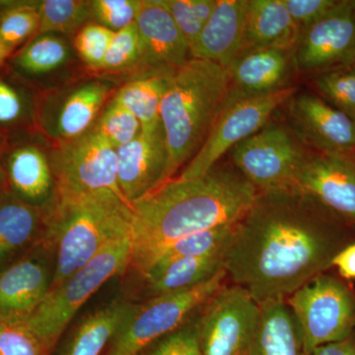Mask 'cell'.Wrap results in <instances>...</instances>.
<instances>
[{
    "instance_id": "43",
    "label": "cell",
    "mask_w": 355,
    "mask_h": 355,
    "mask_svg": "<svg viewBox=\"0 0 355 355\" xmlns=\"http://www.w3.org/2000/svg\"><path fill=\"white\" fill-rule=\"evenodd\" d=\"M310 355H355V335L342 342L317 347Z\"/></svg>"
},
{
    "instance_id": "21",
    "label": "cell",
    "mask_w": 355,
    "mask_h": 355,
    "mask_svg": "<svg viewBox=\"0 0 355 355\" xmlns=\"http://www.w3.org/2000/svg\"><path fill=\"white\" fill-rule=\"evenodd\" d=\"M247 0H217L193 49V58L227 67L246 49Z\"/></svg>"
},
{
    "instance_id": "48",
    "label": "cell",
    "mask_w": 355,
    "mask_h": 355,
    "mask_svg": "<svg viewBox=\"0 0 355 355\" xmlns=\"http://www.w3.org/2000/svg\"><path fill=\"white\" fill-rule=\"evenodd\" d=\"M0 191H1V190H0Z\"/></svg>"
},
{
    "instance_id": "33",
    "label": "cell",
    "mask_w": 355,
    "mask_h": 355,
    "mask_svg": "<svg viewBox=\"0 0 355 355\" xmlns=\"http://www.w3.org/2000/svg\"><path fill=\"white\" fill-rule=\"evenodd\" d=\"M233 227L234 224H230L186 236L166 248L153 265L216 253L226 246Z\"/></svg>"
},
{
    "instance_id": "40",
    "label": "cell",
    "mask_w": 355,
    "mask_h": 355,
    "mask_svg": "<svg viewBox=\"0 0 355 355\" xmlns=\"http://www.w3.org/2000/svg\"><path fill=\"white\" fill-rule=\"evenodd\" d=\"M0 355H49V352L25 324L0 322Z\"/></svg>"
},
{
    "instance_id": "20",
    "label": "cell",
    "mask_w": 355,
    "mask_h": 355,
    "mask_svg": "<svg viewBox=\"0 0 355 355\" xmlns=\"http://www.w3.org/2000/svg\"><path fill=\"white\" fill-rule=\"evenodd\" d=\"M6 188L21 202L44 209L57 191L50 155L28 139L9 142L0 154Z\"/></svg>"
},
{
    "instance_id": "46",
    "label": "cell",
    "mask_w": 355,
    "mask_h": 355,
    "mask_svg": "<svg viewBox=\"0 0 355 355\" xmlns=\"http://www.w3.org/2000/svg\"><path fill=\"white\" fill-rule=\"evenodd\" d=\"M6 140L4 139H2L1 137H0V154H1L2 150H3L4 146H6Z\"/></svg>"
},
{
    "instance_id": "32",
    "label": "cell",
    "mask_w": 355,
    "mask_h": 355,
    "mask_svg": "<svg viewBox=\"0 0 355 355\" xmlns=\"http://www.w3.org/2000/svg\"><path fill=\"white\" fill-rule=\"evenodd\" d=\"M311 85L315 94L355 123V69L340 67L317 74Z\"/></svg>"
},
{
    "instance_id": "37",
    "label": "cell",
    "mask_w": 355,
    "mask_h": 355,
    "mask_svg": "<svg viewBox=\"0 0 355 355\" xmlns=\"http://www.w3.org/2000/svg\"><path fill=\"white\" fill-rule=\"evenodd\" d=\"M200 311L183 326L159 338L139 355H202L198 330Z\"/></svg>"
},
{
    "instance_id": "27",
    "label": "cell",
    "mask_w": 355,
    "mask_h": 355,
    "mask_svg": "<svg viewBox=\"0 0 355 355\" xmlns=\"http://www.w3.org/2000/svg\"><path fill=\"white\" fill-rule=\"evenodd\" d=\"M132 303L116 300L79 322L60 355H102L120 329Z\"/></svg>"
},
{
    "instance_id": "47",
    "label": "cell",
    "mask_w": 355,
    "mask_h": 355,
    "mask_svg": "<svg viewBox=\"0 0 355 355\" xmlns=\"http://www.w3.org/2000/svg\"><path fill=\"white\" fill-rule=\"evenodd\" d=\"M352 67H354V69H355V62H354V64L352 65Z\"/></svg>"
},
{
    "instance_id": "18",
    "label": "cell",
    "mask_w": 355,
    "mask_h": 355,
    "mask_svg": "<svg viewBox=\"0 0 355 355\" xmlns=\"http://www.w3.org/2000/svg\"><path fill=\"white\" fill-rule=\"evenodd\" d=\"M230 89L226 107L240 100L291 87L295 73L294 51L279 48H247L227 67Z\"/></svg>"
},
{
    "instance_id": "14",
    "label": "cell",
    "mask_w": 355,
    "mask_h": 355,
    "mask_svg": "<svg viewBox=\"0 0 355 355\" xmlns=\"http://www.w3.org/2000/svg\"><path fill=\"white\" fill-rule=\"evenodd\" d=\"M288 189L355 229V160L309 149Z\"/></svg>"
},
{
    "instance_id": "10",
    "label": "cell",
    "mask_w": 355,
    "mask_h": 355,
    "mask_svg": "<svg viewBox=\"0 0 355 355\" xmlns=\"http://www.w3.org/2000/svg\"><path fill=\"white\" fill-rule=\"evenodd\" d=\"M58 193L108 191L125 200L118 183L116 149L93 127L50 155Z\"/></svg>"
},
{
    "instance_id": "28",
    "label": "cell",
    "mask_w": 355,
    "mask_h": 355,
    "mask_svg": "<svg viewBox=\"0 0 355 355\" xmlns=\"http://www.w3.org/2000/svg\"><path fill=\"white\" fill-rule=\"evenodd\" d=\"M0 69V137L6 140L20 135L36 123V105L28 84L6 67Z\"/></svg>"
},
{
    "instance_id": "6",
    "label": "cell",
    "mask_w": 355,
    "mask_h": 355,
    "mask_svg": "<svg viewBox=\"0 0 355 355\" xmlns=\"http://www.w3.org/2000/svg\"><path fill=\"white\" fill-rule=\"evenodd\" d=\"M228 282L225 270L189 291L132 304L105 355H139L159 338L186 324Z\"/></svg>"
},
{
    "instance_id": "34",
    "label": "cell",
    "mask_w": 355,
    "mask_h": 355,
    "mask_svg": "<svg viewBox=\"0 0 355 355\" xmlns=\"http://www.w3.org/2000/svg\"><path fill=\"white\" fill-rule=\"evenodd\" d=\"M99 71L108 73L135 71L142 77V44L135 23L114 33Z\"/></svg>"
},
{
    "instance_id": "13",
    "label": "cell",
    "mask_w": 355,
    "mask_h": 355,
    "mask_svg": "<svg viewBox=\"0 0 355 355\" xmlns=\"http://www.w3.org/2000/svg\"><path fill=\"white\" fill-rule=\"evenodd\" d=\"M286 107L287 125L308 149L355 160V123L315 93L296 92Z\"/></svg>"
},
{
    "instance_id": "38",
    "label": "cell",
    "mask_w": 355,
    "mask_h": 355,
    "mask_svg": "<svg viewBox=\"0 0 355 355\" xmlns=\"http://www.w3.org/2000/svg\"><path fill=\"white\" fill-rule=\"evenodd\" d=\"M114 33L95 22L89 23L79 30L74 40V46L84 64L99 71Z\"/></svg>"
},
{
    "instance_id": "42",
    "label": "cell",
    "mask_w": 355,
    "mask_h": 355,
    "mask_svg": "<svg viewBox=\"0 0 355 355\" xmlns=\"http://www.w3.org/2000/svg\"><path fill=\"white\" fill-rule=\"evenodd\" d=\"M331 268H336L338 277L343 279H355V242L336 254Z\"/></svg>"
},
{
    "instance_id": "1",
    "label": "cell",
    "mask_w": 355,
    "mask_h": 355,
    "mask_svg": "<svg viewBox=\"0 0 355 355\" xmlns=\"http://www.w3.org/2000/svg\"><path fill=\"white\" fill-rule=\"evenodd\" d=\"M355 229L293 189L259 191L224 248L229 284L259 305L286 301L331 268Z\"/></svg>"
},
{
    "instance_id": "2",
    "label": "cell",
    "mask_w": 355,
    "mask_h": 355,
    "mask_svg": "<svg viewBox=\"0 0 355 355\" xmlns=\"http://www.w3.org/2000/svg\"><path fill=\"white\" fill-rule=\"evenodd\" d=\"M258 193L230 160L223 159L202 177L168 180L130 205V266L144 277L172 243L239 221Z\"/></svg>"
},
{
    "instance_id": "39",
    "label": "cell",
    "mask_w": 355,
    "mask_h": 355,
    "mask_svg": "<svg viewBox=\"0 0 355 355\" xmlns=\"http://www.w3.org/2000/svg\"><path fill=\"white\" fill-rule=\"evenodd\" d=\"M140 0H92L91 12L95 23L114 32L135 22Z\"/></svg>"
},
{
    "instance_id": "30",
    "label": "cell",
    "mask_w": 355,
    "mask_h": 355,
    "mask_svg": "<svg viewBox=\"0 0 355 355\" xmlns=\"http://www.w3.org/2000/svg\"><path fill=\"white\" fill-rule=\"evenodd\" d=\"M39 29L38 1H0V40L13 53L38 35Z\"/></svg>"
},
{
    "instance_id": "8",
    "label": "cell",
    "mask_w": 355,
    "mask_h": 355,
    "mask_svg": "<svg viewBox=\"0 0 355 355\" xmlns=\"http://www.w3.org/2000/svg\"><path fill=\"white\" fill-rule=\"evenodd\" d=\"M308 151L287 123L270 121L228 153L258 191H268L288 189Z\"/></svg>"
},
{
    "instance_id": "36",
    "label": "cell",
    "mask_w": 355,
    "mask_h": 355,
    "mask_svg": "<svg viewBox=\"0 0 355 355\" xmlns=\"http://www.w3.org/2000/svg\"><path fill=\"white\" fill-rule=\"evenodd\" d=\"M93 127L116 149L130 144L142 132L139 121L114 98Z\"/></svg>"
},
{
    "instance_id": "11",
    "label": "cell",
    "mask_w": 355,
    "mask_h": 355,
    "mask_svg": "<svg viewBox=\"0 0 355 355\" xmlns=\"http://www.w3.org/2000/svg\"><path fill=\"white\" fill-rule=\"evenodd\" d=\"M297 91L296 86H291L270 94L240 100L224 108L202 148L184 166L179 178L196 179L207 174L233 147L265 127L277 110Z\"/></svg>"
},
{
    "instance_id": "7",
    "label": "cell",
    "mask_w": 355,
    "mask_h": 355,
    "mask_svg": "<svg viewBox=\"0 0 355 355\" xmlns=\"http://www.w3.org/2000/svg\"><path fill=\"white\" fill-rule=\"evenodd\" d=\"M305 354L355 335V289L347 280L321 273L286 299Z\"/></svg>"
},
{
    "instance_id": "15",
    "label": "cell",
    "mask_w": 355,
    "mask_h": 355,
    "mask_svg": "<svg viewBox=\"0 0 355 355\" xmlns=\"http://www.w3.org/2000/svg\"><path fill=\"white\" fill-rule=\"evenodd\" d=\"M53 251L40 242L0 270V322L25 324L51 291Z\"/></svg>"
},
{
    "instance_id": "31",
    "label": "cell",
    "mask_w": 355,
    "mask_h": 355,
    "mask_svg": "<svg viewBox=\"0 0 355 355\" xmlns=\"http://www.w3.org/2000/svg\"><path fill=\"white\" fill-rule=\"evenodd\" d=\"M38 34H77L93 20L90 1L84 0H40Z\"/></svg>"
},
{
    "instance_id": "5",
    "label": "cell",
    "mask_w": 355,
    "mask_h": 355,
    "mask_svg": "<svg viewBox=\"0 0 355 355\" xmlns=\"http://www.w3.org/2000/svg\"><path fill=\"white\" fill-rule=\"evenodd\" d=\"M132 252V237L112 243L60 286L49 292L25 324L49 354L84 303L108 280L130 266Z\"/></svg>"
},
{
    "instance_id": "23",
    "label": "cell",
    "mask_w": 355,
    "mask_h": 355,
    "mask_svg": "<svg viewBox=\"0 0 355 355\" xmlns=\"http://www.w3.org/2000/svg\"><path fill=\"white\" fill-rule=\"evenodd\" d=\"M300 34L282 0H247L246 49L294 51Z\"/></svg>"
},
{
    "instance_id": "45",
    "label": "cell",
    "mask_w": 355,
    "mask_h": 355,
    "mask_svg": "<svg viewBox=\"0 0 355 355\" xmlns=\"http://www.w3.org/2000/svg\"><path fill=\"white\" fill-rule=\"evenodd\" d=\"M6 173H4L3 167H2L1 162H0V190L6 188Z\"/></svg>"
},
{
    "instance_id": "35",
    "label": "cell",
    "mask_w": 355,
    "mask_h": 355,
    "mask_svg": "<svg viewBox=\"0 0 355 355\" xmlns=\"http://www.w3.org/2000/svg\"><path fill=\"white\" fill-rule=\"evenodd\" d=\"M193 53L217 0H163ZM193 57V55H191Z\"/></svg>"
},
{
    "instance_id": "22",
    "label": "cell",
    "mask_w": 355,
    "mask_h": 355,
    "mask_svg": "<svg viewBox=\"0 0 355 355\" xmlns=\"http://www.w3.org/2000/svg\"><path fill=\"white\" fill-rule=\"evenodd\" d=\"M44 209L21 202L8 189L0 191V270L41 242Z\"/></svg>"
},
{
    "instance_id": "26",
    "label": "cell",
    "mask_w": 355,
    "mask_h": 355,
    "mask_svg": "<svg viewBox=\"0 0 355 355\" xmlns=\"http://www.w3.org/2000/svg\"><path fill=\"white\" fill-rule=\"evenodd\" d=\"M260 306V322L248 355H307L286 301H270Z\"/></svg>"
},
{
    "instance_id": "4",
    "label": "cell",
    "mask_w": 355,
    "mask_h": 355,
    "mask_svg": "<svg viewBox=\"0 0 355 355\" xmlns=\"http://www.w3.org/2000/svg\"><path fill=\"white\" fill-rule=\"evenodd\" d=\"M228 70L209 60L191 58L167 76L160 120L173 179L198 153L227 102Z\"/></svg>"
},
{
    "instance_id": "29",
    "label": "cell",
    "mask_w": 355,
    "mask_h": 355,
    "mask_svg": "<svg viewBox=\"0 0 355 355\" xmlns=\"http://www.w3.org/2000/svg\"><path fill=\"white\" fill-rule=\"evenodd\" d=\"M167 76H149L135 78L119 89L116 100L139 121L142 132H153L162 127L161 101Z\"/></svg>"
},
{
    "instance_id": "16",
    "label": "cell",
    "mask_w": 355,
    "mask_h": 355,
    "mask_svg": "<svg viewBox=\"0 0 355 355\" xmlns=\"http://www.w3.org/2000/svg\"><path fill=\"white\" fill-rule=\"evenodd\" d=\"M110 83L94 79L76 84L36 105V123L58 142L77 139L93 128L111 94Z\"/></svg>"
},
{
    "instance_id": "41",
    "label": "cell",
    "mask_w": 355,
    "mask_h": 355,
    "mask_svg": "<svg viewBox=\"0 0 355 355\" xmlns=\"http://www.w3.org/2000/svg\"><path fill=\"white\" fill-rule=\"evenodd\" d=\"M338 2L340 0H282L300 32L323 18Z\"/></svg>"
},
{
    "instance_id": "12",
    "label": "cell",
    "mask_w": 355,
    "mask_h": 355,
    "mask_svg": "<svg viewBox=\"0 0 355 355\" xmlns=\"http://www.w3.org/2000/svg\"><path fill=\"white\" fill-rule=\"evenodd\" d=\"M355 62V0H340L323 18L303 30L294 51L297 73L317 74Z\"/></svg>"
},
{
    "instance_id": "17",
    "label": "cell",
    "mask_w": 355,
    "mask_h": 355,
    "mask_svg": "<svg viewBox=\"0 0 355 355\" xmlns=\"http://www.w3.org/2000/svg\"><path fill=\"white\" fill-rule=\"evenodd\" d=\"M135 24L142 44V77L167 76L193 58L163 0H140Z\"/></svg>"
},
{
    "instance_id": "9",
    "label": "cell",
    "mask_w": 355,
    "mask_h": 355,
    "mask_svg": "<svg viewBox=\"0 0 355 355\" xmlns=\"http://www.w3.org/2000/svg\"><path fill=\"white\" fill-rule=\"evenodd\" d=\"M261 306L240 286L227 284L198 313L202 355H248L260 322Z\"/></svg>"
},
{
    "instance_id": "19",
    "label": "cell",
    "mask_w": 355,
    "mask_h": 355,
    "mask_svg": "<svg viewBox=\"0 0 355 355\" xmlns=\"http://www.w3.org/2000/svg\"><path fill=\"white\" fill-rule=\"evenodd\" d=\"M116 159L119 187L130 205L171 180L162 127L116 149Z\"/></svg>"
},
{
    "instance_id": "24",
    "label": "cell",
    "mask_w": 355,
    "mask_h": 355,
    "mask_svg": "<svg viewBox=\"0 0 355 355\" xmlns=\"http://www.w3.org/2000/svg\"><path fill=\"white\" fill-rule=\"evenodd\" d=\"M224 248L207 256L155 263L144 275L149 296L186 291L209 282L224 270Z\"/></svg>"
},
{
    "instance_id": "25",
    "label": "cell",
    "mask_w": 355,
    "mask_h": 355,
    "mask_svg": "<svg viewBox=\"0 0 355 355\" xmlns=\"http://www.w3.org/2000/svg\"><path fill=\"white\" fill-rule=\"evenodd\" d=\"M70 55L69 41L62 35L38 34L9 58L6 67L30 86L64 69Z\"/></svg>"
},
{
    "instance_id": "44",
    "label": "cell",
    "mask_w": 355,
    "mask_h": 355,
    "mask_svg": "<svg viewBox=\"0 0 355 355\" xmlns=\"http://www.w3.org/2000/svg\"><path fill=\"white\" fill-rule=\"evenodd\" d=\"M13 55L12 51L9 50L8 48L2 43L1 40H0V69L2 67H6L7 62H8L9 58Z\"/></svg>"
},
{
    "instance_id": "3",
    "label": "cell",
    "mask_w": 355,
    "mask_h": 355,
    "mask_svg": "<svg viewBox=\"0 0 355 355\" xmlns=\"http://www.w3.org/2000/svg\"><path fill=\"white\" fill-rule=\"evenodd\" d=\"M44 212L41 242L50 248L55 258L51 291L112 243L132 237L130 205L112 191H55Z\"/></svg>"
}]
</instances>
